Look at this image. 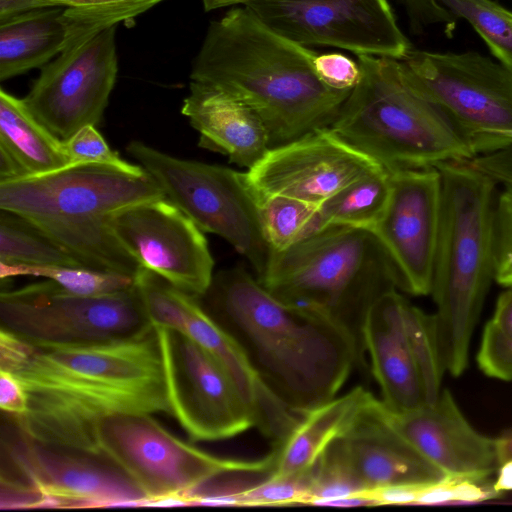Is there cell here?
Segmentation results:
<instances>
[{"label": "cell", "instance_id": "1", "mask_svg": "<svg viewBox=\"0 0 512 512\" xmlns=\"http://www.w3.org/2000/svg\"><path fill=\"white\" fill-rule=\"evenodd\" d=\"M12 374L28 394V409L7 416L23 435L47 446L100 456L95 435L102 419L170 414L154 326L107 342L36 345Z\"/></svg>", "mask_w": 512, "mask_h": 512}, {"label": "cell", "instance_id": "2", "mask_svg": "<svg viewBox=\"0 0 512 512\" xmlns=\"http://www.w3.org/2000/svg\"><path fill=\"white\" fill-rule=\"evenodd\" d=\"M199 300L240 344L265 386L299 416L335 397L355 367H367L347 330L279 300L242 266L215 273Z\"/></svg>", "mask_w": 512, "mask_h": 512}, {"label": "cell", "instance_id": "3", "mask_svg": "<svg viewBox=\"0 0 512 512\" xmlns=\"http://www.w3.org/2000/svg\"><path fill=\"white\" fill-rule=\"evenodd\" d=\"M317 54L272 29L248 6H234L210 23L190 79L250 107L274 148L330 127L351 92L320 80Z\"/></svg>", "mask_w": 512, "mask_h": 512}, {"label": "cell", "instance_id": "4", "mask_svg": "<svg viewBox=\"0 0 512 512\" xmlns=\"http://www.w3.org/2000/svg\"><path fill=\"white\" fill-rule=\"evenodd\" d=\"M165 197L144 168L70 164L0 182V210L30 221L81 266L135 277L141 266L115 237L120 211Z\"/></svg>", "mask_w": 512, "mask_h": 512}, {"label": "cell", "instance_id": "5", "mask_svg": "<svg viewBox=\"0 0 512 512\" xmlns=\"http://www.w3.org/2000/svg\"><path fill=\"white\" fill-rule=\"evenodd\" d=\"M436 168L442 196L430 294L444 371L458 377L468 366L471 337L495 279L497 183L467 161Z\"/></svg>", "mask_w": 512, "mask_h": 512}, {"label": "cell", "instance_id": "6", "mask_svg": "<svg viewBox=\"0 0 512 512\" xmlns=\"http://www.w3.org/2000/svg\"><path fill=\"white\" fill-rule=\"evenodd\" d=\"M259 282L286 304L347 330L365 354L362 328L371 306L398 289L393 263L371 229L327 226L271 253Z\"/></svg>", "mask_w": 512, "mask_h": 512}, {"label": "cell", "instance_id": "7", "mask_svg": "<svg viewBox=\"0 0 512 512\" xmlns=\"http://www.w3.org/2000/svg\"><path fill=\"white\" fill-rule=\"evenodd\" d=\"M361 75L330 126L388 171L436 167L475 157L448 114L414 91L398 60L359 55Z\"/></svg>", "mask_w": 512, "mask_h": 512}, {"label": "cell", "instance_id": "8", "mask_svg": "<svg viewBox=\"0 0 512 512\" xmlns=\"http://www.w3.org/2000/svg\"><path fill=\"white\" fill-rule=\"evenodd\" d=\"M99 455L129 476L147 496L146 505H183L182 497L223 475H270L273 450L259 460L209 454L168 432L151 414H118L96 429Z\"/></svg>", "mask_w": 512, "mask_h": 512}, {"label": "cell", "instance_id": "9", "mask_svg": "<svg viewBox=\"0 0 512 512\" xmlns=\"http://www.w3.org/2000/svg\"><path fill=\"white\" fill-rule=\"evenodd\" d=\"M126 150L204 233L226 240L248 260L257 278L263 275L271 251L261 226L257 192L246 172L178 158L138 140Z\"/></svg>", "mask_w": 512, "mask_h": 512}, {"label": "cell", "instance_id": "10", "mask_svg": "<svg viewBox=\"0 0 512 512\" xmlns=\"http://www.w3.org/2000/svg\"><path fill=\"white\" fill-rule=\"evenodd\" d=\"M0 324L36 345L107 342L153 326L136 284L117 293L83 296L50 280L2 289Z\"/></svg>", "mask_w": 512, "mask_h": 512}, {"label": "cell", "instance_id": "11", "mask_svg": "<svg viewBox=\"0 0 512 512\" xmlns=\"http://www.w3.org/2000/svg\"><path fill=\"white\" fill-rule=\"evenodd\" d=\"M398 64L405 82L448 114L475 156L487 135L512 128V71L503 64L474 51L414 49Z\"/></svg>", "mask_w": 512, "mask_h": 512}, {"label": "cell", "instance_id": "12", "mask_svg": "<svg viewBox=\"0 0 512 512\" xmlns=\"http://www.w3.org/2000/svg\"><path fill=\"white\" fill-rule=\"evenodd\" d=\"M154 327L170 415L191 441L224 440L256 426L235 383L210 353L175 329Z\"/></svg>", "mask_w": 512, "mask_h": 512}, {"label": "cell", "instance_id": "13", "mask_svg": "<svg viewBox=\"0 0 512 512\" xmlns=\"http://www.w3.org/2000/svg\"><path fill=\"white\" fill-rule=\"evenodd\" d=\"M135 284L152 325L175 329L210 353L249 406L255 427L270 441L281 439L295 423V414L265 386L240 344L199 298L145 268L136 274Z\"/></svg>", "mask_w": 512, "mask_h": 512}, {"label": "cell", "instance_id": "14", "mask_svg": "<svg viewBox=\"0 0 512 512\" xmlns=\"http://www.w3.org/2000/svg\"><path fill=\"white\" fill-rule=\"evenodd\" d=\"M246 6L272 29L307 47L396 60L412 49L388 0H257Z\"/></svg>", "mask_w": 512, "mask_h": 512}, {"label": "cell", "instance_id": "15", "mask_svg": "<svg viewBox=\"0 0 512 512\" xmlns=\"http://www.w3.org/2000/svg\"><path fill=\"white\" fill-rule=\"evenodd\" d=\"M116 26L62 51L41 68L23 101L61 141L102 121L118 73Z\"/></svg>", "mask_w": 512, "mask_h": 512}, {"label": "cell", "instance_id": "16", "mask_svg": "<svg viewBox=\"0 0 512 512\" xmlns=\"http://www.w3.org/2000/svg\"><path fill=\"white\" fill-rule=\"evenodd\" d=\"M14 427L15 436L2 439V451L17 478L40 491L47 507L146 505L145 493L108 459L35 442Z\"/></svg>", "mask_w": 512, "mask_h": 512}, {"label": "cell", "instance_id": "17", "mask_svg": "<svg viewBox=\"0 0 512 512\" xmlns=\"http://www.w3.org/2000/svg\"><path fill=\"white\" fill-rule=\"evenodd\" d=\"M111 228L142 268L195 297L207 292L214 260L204 232L166 197L118 212Z\"/></svg>", "mask_w": 512, "mask_h": 512}, {"label": "cell", "instance_id": "18", "mask_svg": "<svg viewBox=\"0 0 512 512\" xmlns=\"http://www.w3.org/2000/svg\"><path fill=\"white\" fill-rule=\"evenodd\" d=\"M389 172L388 200L372 231L393 263L398 290L428 295L440 224L441 174L436 167Z\"/></svg>", "mask_w": 512, "mask_h": 512}, {"label": "cell", "instance_id": "19", "mask_svg": "<svg viewBox=\"0 0 512 512\" xmlns=\"http://www.w3.org/2000/svg\"><path fill=\"white\" fill-rule=\"evenodd\" d=\"M380 168L384 167L325 127L271 148L246 175L260 194L320 205Z\"/></svg>", "mask_w": 512, "mask_h": 512}, {"label": "cell", "instance_id": "20", "mask_svg": "<svg viewBox=\"0 0 512 512\" xmlns=\"http://www.w3.org/2000/svg\"><path fill=\"white\" fill-rule=\"evenodd\" d=\"M383 410L395 431L446 475L488 478L498 470L495 439L472 427L448 389L433 405L393 411L383 404Z\"/></svg>", "mask_w": 512, "mask_h": 512}, {"label": "cell", "instance_id": "21", "mask_svg": "<svg viewBox=\"0 0 512 512\" xmlns=\"http://www.w3.org/2000/svg\"><path fill=\"white\" fill-rule=\"evenodd\" d=\"M406 301L398 289L388 291L371 306L362 328L364 351L380 388L381 401L393 411L426 404L405 330Z\"/></svg>", "mask_w": 512, "mask_h": 512}, {"label": "cell", "instance_id": "22", "mask_svg": "<svg viewBox=\"0 0 512 512\" xmlns=\"http://www.w3.org/2000/svg\"><path fill=\"white\" fill-rule=\"evenodd\" d=\"M340 441L367 490L435 482L447 476L395 431L377 398Z\"/></svg>", "mask_w": 512, "mask_h": 512}, {"label": "cell", "instance_id": "23", "mask_svg": "<svg viewBox=\"0 0 512 512\" xmlns=\"http://www.w3.org/2000/svg\"><path fill=\"white\" fill-rule=\"evenodd\" d=\"M181 113L199 133V146L228 157L247 170L271 149L261 118L243 102L206 84L191 81Z\"/></svg>", "mask_w": 512, "mask_h": 512}, {"label": "cell", "instance_id": "24", "mask_svg": "<svg viewBox=\"0 0 512 512\" xmlns=\"http://www.w3.org/2000/svg\"><path fill=\"white\" fill-rule=\"evenodd\" d=\"M376 397L362 386L335 396L302 412L283 441L273 448L270 475L312 468L327 447L352 427Z\"/></svg>", "mask_w": 512, "mask_h": 512}, {"label": "cell", "instance_id": "25", "mask_svg": "<svg viewBox=\"0 0 512 512\" xmlns=\"http://www.w3.org/2000/svg\"><path fill=\"white\" fill-rule=\"evenodd\" d=\"M63 10L41 8L0 24V81L41 69L64 50Z\"/></svg>", "mask_w": 512, "mask_h": 512}, {"label": "cell", "instance_id": "26", "mask_svg": "<svg viewBox=\"0 0 512 512\" xmlns=\"http://www.w3.org/2000/svg\"><path fill=\"white\" fill-rule=\"evenodd\" d=\"M0 149L20 165L26 176L70 165L64 143L40 123L19 99L0 90Z\"/></svg>", "mask_w": 512, "mask_h": 512}, {"label": "cell", "instance_id": "27", "mask_svg": "<svg viewBox=\"0 0 512 512\" xmlns=\"http://www.w3.org/2000/svg\"><path fill=\"white\" fill-rule=\"evenodd\" d=\"M390 172L380 168L353 181L319 205L323 227L373 229L386 206Z\"/></svg>", "mask_w": 512, "mask_h": 512}, {"label": "cell", "instance_id": "28", "mask_svg": "<svg viewBox=\"0 0 512 512\" xmlns=\"http://www.w3.org/2000/svg\"><path fill=\"white\" fill-rule=\"evenodd\" d=\"M64 7L67 37L64 50L73 49L100 32L128 22L163 0H49ZM63 50V51H64Z\"/></svg>", "mask_w": 512, "mask_h": 512}, {"label": "cell", "instance_id": "29", "mask_svg": "<svg viewBox=\"0 0 512 512\" xmlns=\"http://www.w3.org/2000/svg\"><path fill=\"white\" fill-rule=\"evenodd\" d=\"M257 198L263 234L271 253L282 252L324 229L319 205L258 192Z\"/></svg>", "mask_w": 512, "mask_h": 512}, {"label": "cell", "instance_id": "30", "mask_svg": "<svg viewBox=\"0 0 512 512\" xmlns=\"http://www.w3.org/2000/svg\"><path fill=\"white\" fill-rule=\"evenodd\" d=\"M0 262L81 266L30 221L0 210Z\"/></svg>", "mask_w": 512, "mask_h": 512}, {"label": "cell", "instance_id": "31", "mask_svg": "<svg viewBox=\"0 0 512 512\" xmlns=\"http://www.w3.org/2000/svg\"><path fill=\"white\" fill-rule=\"evenodd\" d=\"M34 276L50 280L67 292L98 296L117 293L135 286V277L83 266L32 265L0 262V278Z\"/></svg>", "mask_w": 512, "mask_h": 512}, {"label": "cell", "instance_id": "32", "mask_svg": "<svg viewBox=\"0 0 512 512\" xmlns=\"http://www.w3.org/2000/svg\"><path fill=\"white\" fill-rule=\"evenodd\" d=\"M405 330L423 385L425 403H436L444 368L441 361L435 314H427L408 300L404 307Z\"/></svg>", "mask_w": 512, "mask_h": 512}, {"label": "cell", "instance_id": "33", "mask_svg": "<svg viewBox=\"0 0 512 512\" xmlns=\"http://www.w3.org/2000/svg\"><path fill=\"white\" fill-rule=\"evenodd\" d=\"M456 18L466 19L492 54L512 71V12L493 0H439Z\"/></svg>", "mask_w": 512, "mask_h": 512}, {"label": "cell", "instance_id": "34", "mask_svg": "<svg viewBox=\"0 0 512 512\" xmlns=\"http://www.w3.org/2000/svg\"><path fill=\"white\" fill-rule=\"evenodd\" d=\"M313 467L283 475H269L264 480L224 492L227 506L307 505L312 495Z\"/></svg>", "mask_w": 512, "mask_h": 512}, {"label": "cell", "instance_id": "35", "mask_svg": "<svg viewBox=\"0 0 512 512\" xmlns=\"http://www.w3.org/2000/svg\"><path fill=\"white\" fill-rule=\"evenodd\" d=\"M367 489L353 469L340 438L313 466L312 495L307 505L326 499L363 494Z\"/></svg>", "mask_w": 512, "mask_h": 512}, {"label": "cell", "instance_id": "36", "mask_svg": "<svg viewBox=\"0 0 512 512\" xmlns=\"http://www.w3.org/2000/svg\"><path fill=\"white\" fill-rule=\"evenodd\" d=\"M501 495L495 491L489 477L447 475L441 480L421 484L416 505L478 503Z\"/></svg>", "mask_w": 512, "mask_h": 512}, {"label": "cell", "instance_id": "37", "mask_svg": "<svg viewBox=\"0 0 512 512\" xmlns=\"http://www.w3.org/2000/svg\"><path fill=\"white\" fill-rule=\"evenodd\" d=\"M70 164H100L129 171H141L139 164L129 163L113 151L96 126L87 125L63 141Z\"/></svg>", "mask_w": 512, "mask_h": 512}, {"label": "cell", "instance_id": "38", "mask_svg": "<svg viewBox=\"0 0 512 512\" xmlns=\"http://www.w3.org/2000/svg\"><path fill=\"white\" fill-rule=\"evenodd\" d=\"M512 287V186L497 195L495 212V279Z\"/></svg>", "mask_w": 512, "mask_h": 512}, {"label": "cell", "instance_id": "39", "mask_svg": "<svg viewBox=\"0 0 512 512\" xmlns=\"http://www.w3.org/2000/svg\"><path fill=\"white\" fill-rule=\"evenodd\" d=\"M476 360L479 369L488 377L512 380V338L491 320L484 327Z\"/></svg>", "mask_w": 512, "mask_h": 512}, {"label": "cell", "instance_id": "40", "mask_svg": "<svg viewBox=\"0 0 512 512\" xmlns=\"http://www.w3.org/2000/svg\"><path fill=\"white\" fill-rule=\"evenodd\" d=\"M314 68L320 80L337 91H352L361 75L358 62L337 52L318 53Z\"/></svg>", "mask_w": 512, "mask_h": 512}, {"label": "cell", "instance_id": "41", "mask_svg": "<svg viewBox=\"0 0 512 512\" xmlns=\"http://www.w3.org/2000/svg\"><path fill=\"white\" fill-rule=\"evenodd\" d=\"M404 6L409 18L411 30L422 33L431 25H444L451 32L456 23V17L444 7L439 0H399Z\"/></svg>", "mask_w": 512, "mask_h": 512}, {"label": "cell", "instance_id": "42", "mask_svg": "<svg viewBox=\"0 0 512 512\" xmlns=\"http://www.w3.org/2000/svg\"><path fill=\"white\" fill-rule=\"evenodd\" d=\"M1 509L47 507L46 498L35 487L19 478L1 473Z\"/></svg>", "mask_w": 512, "mask_h": 512}, {"label": "cell", "instance_id": "43", "mask_svg": "<svg viewBox=\"0 0 512 512\" xmlns=\"http://www.w3.org/2000/svg\"><path fill=\"white\" fill-rule=\"evenodd\" d=\"M467 162L491 177L497 184L512 186V145L477 155Z\"/></svg>", "mask_w": 512, "mask_h": 512}, {"label": "cell", "instance_id": "44", "mask_svg": "<svg viewBox=\"0 0 512 512\" xmlns=\"http://www.w3.org/2000/svg\"><path fill=\"white\" fill-rule=\"evenodd\" d=\"M36 345L12 331L0 328V369L15 372L35 350Z\"/></svg>", "mask_w": 512, "mask_h": 512}, {"label": "cell", "instance_id": "45", "mask_svg": "<svg viewBox=\"0 0 512 512\" xmlns=\"http://www.w3.org/2000/svg\"><path fill=\"white\" fill-rule=\"evenodd\" d=\"M0 408L12 416H21L28 409V394L21 381L11 372L1 369Z\"/></svg>", "mask_w": 512, "mask_h": 512}, {"label": "cell", "instance_id": "46", "mask_svg": "<svg viewBox=\"0 0 512 512\" xmlns=\"http://www.w3.org/2000/svg\"><path fill=\"white\" fill-rule=\"evenodd\" d=\"M419 484H401L367 490L365 493L376 506L380 505H416Z\"/></svg>", "mask_w": 512, "mask_h": 512}, {"label": "cell", "instance_id": "47", "mask_svg": "<svg viewBox=\"0 0 512 512\" xmlns=\"http://www.w3.org/2000/svg\"><path fill=\"white\" fill-rule=\"evenodd\" d=\"M53 6L49 0H0V24L16 16Z\"/></svg>", "mask_w": 512, "mask_h": 512}, {"label": "cell", "instance_id": "48", "mask_svg": "<svg viewBox=\"0 0 512 512\" xmlns=\"http://www.w3.org/2000/svg\"><path fill=\"white\" fill-rule=\"evenodd\" d=\"M505 335L512 338V287H506L498 297L490 319Z\"/></svg>", "mask_w": 512, "mask_h": 512}, {"label": "cell", "instance_id": "49", "mask_svg": "<svg viewBox=\"0 0 512 512\" xmlns=\"http://www.w3.org/2000/svg\"><path fill=\"white\" fill-rule=\"evenodd\" d=\"M512 145V128L487 135L477 148V155L486 154Z\"/></svg>", "mask_w": 512, "mask_h": 512}, {"label": "cell", "instance_id": "50", "mask_svg": "<svg viewBox=\"0 0 512 512\" xmlns=\"http://www.w3.org/2000/svg\"><path fill=\"white\" fill-rule=\"evenodd\" d=\"M496 481L493 482V488L498 493L512 490V460L502 463L498 468Z\"/></svg>", "mask_w": 512, "mask_h": 512}, {"label": "cell", "instance_id": "51", "mask_svg": "<svg viewBox=\"0 0 512 512\" xmlns=\"http://www.w3.org/2000/svg\"><path fill=\"white\" fill-rule=\"evenodd\" d=\"M499 466L512 460V430L495 439Z\"/></svg>", "mask_w": 512, "mask_h": 512}, {"label": "cell", "instance_id": "52", "mask_svg": "<svg viewBox=\"0 0 512 512\" xmlns=\"http://www.w3.org/2000/svg\"><path fill=\"white\" fill-rule=\"evenodd\" d=\"M253 1L257 0H202L205 11H212L224 7L247 5Z\"/></svg>", "mask_w": 512, "mask_h": 512}]
</instances>
